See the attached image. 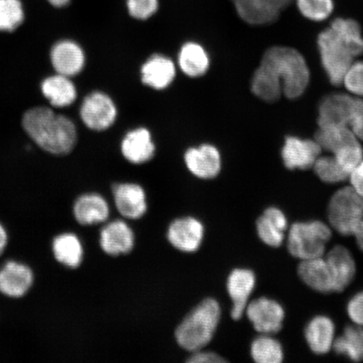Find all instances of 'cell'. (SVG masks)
<instances>
[{
    "label": "cell",
    "instance_id": "cell-1",
    "mask_svg": "<svg viewBox=\"0 0 363 363\" xmlns=\"http://www.w3.org/2000/svg\"><path fill=\"white\" fill-rule=\"evenodd\" d=\"M322 65L331 84H342L345 74L354 59L363 53L361 27L356 21L338 19L318 36Z\"/></svg>",
    "mask_w": 363,
    "mask_h": 363
},
{
    "label": "cell",
    "instance_id": "cell-2",
    "mask_svg": "<svg viewBox=\"0 0 363 363\" xmlns=\"http://www.w3.org/2000/svg\"><path fill=\"white\" fill-rule=\"evenodd\" d=\"M22 125L29 138L52 155L65 156L78 142V130L69 117L57 113L52 108H30L22 118Z\"/></svg>",
    "mask_w": 363,
    "mask_h": 363
},
{
    "label": "cell",
    "instance_id": "cell-3",
    "mask_svg": "<svg viewBox=\"0 0 363 363\" xmlns=\"http://www.w3.org/2000/svg\"><path fill=\"white\" fill-rule=\"evenodd\" d=\"M260 65L282 86L288 99H297L305 93L310 82V71L305 58L296 50L271 48L263 55Z\"/></svg>",
    "mask_w": 363,
    "mask_h": 363
},
{
    "label": "cell",
    "instance_id": "cell-4",
    "mask_svg": "<svg viewBox=\"0 0 363 363\" xmlns=\"http://www.w3.org/2000/svg\"><path fill=\"white\" fill-rule=\"evenodd\" d=\"M220 317L219 303L214 298H206L194 308L177 328V342L190 352L202 350L214 337Z\"/></svg>",
    "mask_w": 363,
    "mask_h": 363
},
{
    "label": "cell",
    "instance_id": "cell-5",
    "mask_svg": "<svg viewBox=\"0 0 363 363\" xmlns=\"http://www.w3.org/2000/svg\"><path fill=\"white\" fill-rule=\"evenodd\" d=\"M333 238V228L321 220L296 222L290 226L287 237L289 252L299 260L324 257Z\"/></svg>",
    "mask_w": 363,
    "mask_h": 363
},
{
    "label": "cell",
    "instance_id": "cell-6",
    "mask_svg": "<svg viewBox=\"0 0 363 363\" xmlns=\"http://www.w3.org/2000/svg\"><path fill=\"white\" fill-rule=\"evenodd\" d=\"M328 217L331 228L345 237L352 235L363 219V196L352 186L339 189L330 199Z\"/></svg>",
    "mask_w": 363,
    "mask_h": 363
},
{
    "label": "cell",
    "instance_id": "cell-7",
    "mask_svg": "<svg viewBox=\"0 0 363 363\" xmlns=\"http://www.w3.org/2000/svg\"><path fill=\"white\" fill-rule=\"evenodd\" d=\"M79 116L88 129L102 133L116 123L118 110L116 102L110 95L103 91L95 90L83 99Z\"/></svg>",
    "mask_w": 363,
    "mask_h": 363
},
{
    "label": "cell",
    "instance_id": "cell-8",
    "mask_svg": "<svg viewBox=\"0 0 363 363\" xmlns=\"http://www.w3.org/2000/svg\"><path fill=\"white\" fill-rule=\"evenodd\" d=\"M254 329L263 335L278 333L283 328L285 312L278 301L267 297L248 303L245 311Z\"/></svg>",
    "mask_w": 363,
    "mask_h": 363
},
{
    "label": "cell",
    "instance_id": "cell-9",
    "mask_svg": "<svg viewBox=\"0 0 363 363\" xmlns=\"http://www.w3.org/2000/svg\"><path fill=\"white\" fill-rule=\"evenodd\" d=\"M50 60L56 74L72 78L84 70L86 57L83 48L79 43L66 39L52 45Z\"/></svg>",
    "mask_w": 363,
    "mask_h": 363
},
{
    "label": "cell",
    "instance_id": "cell-10",
    "mask_svg": "<svg viewBox=\"0 0 363 363\" xmlns=\"http://www.w3.org/2000/svg\"><path fill=\"white\" fill-rule=\"evenodd\" d=\"M184 158L188 170L201 179H215L221 170L220 153L211 144L188 148Z\"/></svg>",
    "mask_w": 363,
    "mask_h": 363
},
{
    "label": "cell",
    "instance_id": "cell-11",
    "mask_svg": "<svg viewBox=\"0 0 363 363\" xmlns=\"http://www.w3.org/2000/svg\"><path fill=\"white\" fill-rule=\"evenodd\" d=\"M321 151L315 140L288 136L282 149L283 161L288 169H308L314 166Z\"/></svg>",
    "mask_w": 363,
    "mask_h": 363
},
{
    "label": "cell",
    "instance_id": "cell-12",
    "mask_svg": "<svg viewBox=\"0 0 363 363\" xmlns=\"http://www.w3.org/2000/svg\"><path fill=\"white\" fill-rule=\"evenodd\" d=\"M256 283V275L251 269H237L230 272L227 279V291L233 301L230 315L233 320H238L245 315Z\"/></svg>",
    "mask_w": 363,
    "mask_h": 363
},
{
    "label": "cell",
    "instance_id": "cell-13",
    "mask_svg": "<svg viewBox=\"0 0 363 363\" xmlns=\"http://www.w3.org/2000/svg\"><path fill=\"white\" fill-rule=\"evenodd\" d=\"M33 283V272L25 263L8 261L0 269V293L7 297L25 296Z\"/></svg>",
    "mask_w": 363,
    "mask_h": 363
},
{
    "label": "cell",
    "instance_id": "cell-14",
    "mask_svg": "<svg viewBox=\"0 0 363 363\" xmlns=\"http://www.w3.org/2000/svg\"><path fill=\"white\" fill-rule=\"evenodd\" d=\"M121 151L126 161L140 165L155 156L156 145L151 131L146 127H138L127 133L121 143Z\"/></svg>",
    "mask_w": 363,
    "mask_h": 363
},
{
    "label": "cell",
    "instance_id": "cell-15",
    "mask_svg": "<svg viewBox=\"0 0 363 363\" xmlns=\"http://www.w3.org/2000/svg\"><path fill=\"white\" fill-rule=\"evenodd\" d=\"M177 75L176 65L172 59L163 54H153L140 67V79L147 87L164 90L174 83Z\"/></svg>",
    "mask_w": 363,
    "mask_h": 363
},
{
    "label": "cell",
    "instance_id": "cell-16",
    "mask_svg": "<svg viewBox=\"0 0 363 363\" xmlns=\"http://www.w3.org/2000/svg\"><path fill=\"white\" fill-rule=\"evenodd\" d=\"M203 226L193 217L181 218L172 222L167 231L169 242L179 251L194 252L201 247Z\"/></svg>",
    "mask_w": 363,
    "mask_h": 363
},
{
    "label": "cell",
    "instance_id": "cell-17",
    "mask_svg": "<svg viewBox=\"0 0 363 363\" xmlns=\"http://www.w3.org/2000/svg\"><path fill=\"white\" fill-rule=\"evenodd\" d=\"M118 211L127 219L143 217L147 210L146 192L142 186L133 183L116 184L113 189Z\"/></svg>",
    "mask_w": 363,
    "mask_h": 363
},
{
    "label": "cell",
    "instance_id": "cell-18",
    "mask_svg": "<svg viewBox=\"0 0 363 363\" xmlns=\"http://www.w3.org/2000/svg\"><path fill=\"white\" fill-rule=\"evenodd\" d=\"M298 274L303 283L316 292H335L333 272L323 257L301 261L298 267Z\"/></svg>",
    "mask_w": 363,
    "mask_h": 363
},
{
    "label": "cell",
    "instance_id": "cell-19",
    "mask_svg": "<svg viewBox=\"0 0 363 363\" xmlns=\"http://www.w3.org/2000/svg\"><path fill=\"white\" fill-rule=\"evenodd\" d=\"M257 233L263 243L271 247H279L285 240L288 220L284 213L277 207L266 208L256 223Z\"/></svg>",
    "mask_w": 363,
    "mask_h": 363
},
{
    "label": "cell",
    "instance_id": "cell-20",
    "mask_svg": "<svg viewBox=\"0 0 363 363\" xmlns=\"http://www.w3.org/2000/svg\"><path fill=\"white\" fill-rule=\"evenodd\" d=\"M333 272L335 292H342L356 276L357 266L352 254L347 247L335 246L325 256Z\"/></svg>",
    "mask_w": 363,
    "mask_h": 363
},
{
    "label": "cell",
    "instance_id": "cell-21",
    "mask_svg": "<svg viewBox=\"0 0 363 363\" xmlns=\"http://www.w3.org/2000/svg\"><path fill=\"white\" fill-rule=\"evenodd\" d=\"M134 244L133 231L124 221H112L101 230V246L108 255L128 253L133 249Z\"/></svg>",
    "mask_w": 363,
    "mask_h": 363
},
{
    "label": "cell",
    "instance_id": "cell-22",
    "mask_svg": "<svg viewBox=\"0 0 363 363\" xmlns=\"http://www.w3.org/2000/svg\"><path fill=\"white\" fill-rule=\"evenodd\" d=\"M352 101L353 97L344 94H330L325 97L319 106L318 125L348 126Z\"/></svg>",
    "mask_w": 363,
    "mask_h": 363
},
{
    "label": "cell",
    "instance_id": "cell-23",
    "mask_svg": "<svg viewBox=\"0 0 363 363\" xmlns=\"http://www.w3.org/2000/svg\"><path fill=\"white\" fill-rule=\"evenodd\" d=\"M308 347L317 355H324L333 350L335 339V326L325 315H317L308 322L305 330Z\"/></svg>",
    "mask_w": 363,
    "mask_h": 363
},
{
    "label": "cell",
    "instance_id": "cell-24",
    "mask_svg": "<svg viewBox=\"0 0 363 363\" xmlns=\"http://www.w3.org/2000/svg\"><path fill=\"white\" fill-rule=\"evenodd\" d=\"M43 96L52 107L67 108L78 98V90L72 78L62 74L48 77L40 84Z\"/></svg>",
    "mask_w": 363,
    "mask_h": 363
},
{
    "label": "cell",
    "instance_id": "cell-25",
    "mask_svg": "<svg viewBox=\"0 0 363 363\" xmlns=\"http://www.w3.org/2000/svg\"><path fill=\"white\" fill-rule=\"evenodd\" d=\"M178 65L183 74L196 79L206 74L211 59L206 48L196 42L185 43L178 54Z\"/></svg>",
    "mask_w": 363,
    "mask_h": 363
},
{
    "label": "cell",
    "instance_id": "cell-26",
    "mask_svg": "<svg viewBox=\"0 0 363 363\" xmlns=\"http://www.w3.org/2000/svg\"><path fill=\"white\" fill-rule=\"evenodd\" d=\"M74 213L79 224L90 225L106 221L110 215V208L101 195L86 194L77 199Z\"/></svg>",
    "mask_w": 363,
    "mask_h": 363
},
{
    "label": "cell",
    "instance_id": "cell-27",
    "mask_svg": "<svg viewBox=\"0 0 363 363\" xmlns=\"http://www.w3.org/2000/svg\"><path fill=\"white\" fill-rule=\"evenodd\" d=\"M52 251L56 260L71 269L78 267L83 260L84 249L76 235L63 233L57 235L52 242Z\"/></svg>",
    "mask_w": 363,
    "mask_h": 363
},
{
    "label": "cell",
    "instance_id": "cell-28",
    "mask_svg": "<svg viewBox=\"0 0 363 363\" xmlns=\"http://www.w3.org/2000/svg\"><path fill=\"white\" fill-rule=\"evenodd\" d=\"M333 350L338 355L346 357L352 362L363 361L362 326H347L342 334L335 337Z\"/></svg>",
    "mask_w": 363,
    "mask_h": 363
},
{
    "label": "cell",
    "instance_id": "cell-29",
    "mask_svg": "<svg viewBox=\"0 0 363 363\" xmlns=\"http://www.w3.org/2000/svg\"><path fill=\"white\" fill-rule=\"evenodd\" d=\"M238 15L244 21L251 25L270 24L278 19L276 13L266 0H231Z\"/></svg>",
    "mask_w": 363,
    "mask_h": 363
},
{
    "label": "cell",
    "instance_id": "cell-30",
    "mask_svg": "<svg viewBox=\"0 0 363 363\" xmlns=\"http://www.w3.org/2000/svg\"><path fill=\"white\" fill-rule=\"evenodd\" d=\"M315 140L321 149L334 153L347 145L359 143L348 126H319L315 134Z\"/></svg>",
    "mask_w": 363,
    "mask_h": 363
},
{
    "label": "cell",
    "instance_id": "cell-31",
    "mask_svg": "<svg viewBox=\"0 0 363 363\" xmlns=\"http://www.w3.org/2000/svg\"><path fill=\"white\" fill-rule=\"evenodd\" d=\"M251 356L257 363H280L284 361L282 345L272 335L261 334L251 344Z\"/></svg>",
    "mask_w": 363,
    "mask_h": 363
},
{
    "label": "cell",
    "instance_id": "cell-32",
    "mask_svg": "<svg viewBox=\"0 0 363 363\" xmlns=\"http://www.w3.org/2000/svg\"><path fill=\"white\" fill-rule=\"evenodd\" d=\"M252 91L257 97L267 102H275L283 93L282 86L265 67L259 66L252 81Z\"/></svg>",
    "mask_w": 363,
    "mask_h": 363
},
{
    "label": "cell",
    "instance_id": "cell-33",
    "mask_svg": "<svg viewBox=\"0 0 363 363\" xmlns=\"http://www.w3.org/2000/svg\"><path fill=\"white\" fill-rule=\"evenodd\" d=\"M24 20L21 0H0V31L12 33L19 28Z\"/></svg>",
    "mask_w": 363,
    "mask_h": 363
},
{
    "label": "cell",
    "instance_id": "cell-34",
    "mask_svg": "<svg viewBox=\"0 0 363 363\" xmlns=\"http://www.w3.org/2000/svg\"><path fill=\"white\" fill-rule=\"evenodd\" d=\"M313 169L319 179L326 184H340L349 178L334 156H320L316 159Z\"/></svg>",
    "mask_w": 363,
    "mask_h": 363
},
{
    "label": "cell",
    "instance_id": "cell-35",
    "mask_svg": "<svg viewBox=\"0 0 363 363\" xmlns=\"http://www.w3.org/2000/svg\"><path fill=\"white\" fill-rule=\"evenodd\" d=\"M299 11L307 19L322 21L331 15L333 11V0H297Z\"/></svg>",
    "mask_w": 363,
    "mask_h": 363
},
{
    "label": "cell",
    "instance_id": "cell-36",
    "mask_svg": "<svg viewBox=\"0 0 363 363\" xmlns=\"http://www.w3.org/2000/svg\"><path fill=\"white\" fill-rule=\"evenodd\" d=\"M342 169L349 175L363 160V150L360 143L347 145L333 153Z\"/></svg>",
    "mask_w": 363,
    "mask_h": 363
},
{
    "label": "cell",
    "instance_id": "cell-37",
    "mask_svg": "<svg viewBox=\"0 0 363 363\" xmlns=\"http://www.w3.org/2000/svg\"><path fill=\"white\" fill-rule=\"evenodd\" d=\"M342 84L349 92L363 96V62H353L345 74Z\"/></svg>",
    "mask_w": 363,
    "mask_h": 363
},
{
    "label": "cell",
    "instance_id": "cell-38",
    "mask_svg": "<svg viewBox=\"0 0 363 363\" xmlns=\"http://www.w3.org/2000/svg\"><path fill=\"white\" fill-rule=\"evenodd\" d=\"M126 4L130 16L139 21L149 19L158 10V0H127Z\"/></svg>",
    "mask_w": 363,
    "mask_h": 363
},
{
    "label": "cell",
    "instance_id": "cell-39",
    "mask_svg": "<svg viewBox=\"0 0 363 363\" xmlns=\"http://www.w3.org/2000/svg\"><path fill=\"white\" fill-rule=\"evenodd\" d=\"M348 126L357 138L363 142V99L353 98Z\"/></svg>",
    "mask_w": 363,
    "mask_h": 363
},
{
    "label": "cell",
    "instance_id": "cell-40",
    "mask_svg": "<svg viewBox=\"0 0 363 363\" xmlns=\"http://www.w3.org/2000/svg\"><path fill=\"white\" fill-rule=\"evenodd\" d=\"M347 311L353 324L363 328V291L356 294L349 301Z\"/></svg>",
    "mask_w": 363,
    "mask_h": 363
},
{
    "label": "cell",
    "instance_id": "cell-41",
    "mask_svg": "<svg viewBox=\"0 0 363 363\" xmlns=\"http://www.w3.org/2000/svg\"><path fill=\"white\" fill-rule=\"evenodd\" d=\"M192 356L188 359L190 363H218L225 362L223 357L215 352H202L201 350L192 352Z\"/></svg>",
    "mask_w": 363,
    "mask_h": 363
},
{
    "label": "cell",
    "instance_id": "cell-42",
    "mask_svg": "<svg viewBox=\"0 0 363 363\" xmlns=\"http://www.w3.org/2000/svg\"><path fill=\"white\" fill-rule=\"evenodd\" d=\"M348 179L354 190L363 196V160L349 174Z\"/></svg>",
    "mask_w": 363,
    "mask_h": 363
},
{
    "label": "cell",
    "instance_id": "cell-43",
    "mask_svg": "<svg viewBox=\"0 0 363 363\" xmlns=\"http://www.w3.org/2000/svg\"><path fill=\"white\" fill-rule=\"evenodd\" d=\"M269 6L278 15H280L281 11L287 8L293 0H266Z\"/></svg>",
    "mask_w": 363,
    "mask_h": 363
},
{
    "label": "cell",
    "instance_id": "cell-44",
    "mask_svg": "<svg viewBox=\"0 0 363 363\" xmlns=\"http://www.w3.org/2000/svg\"><path fill=\"white\" fill-rule=\"evenodd\" d=\"M352 235L355 238L358 248L363 252V219L354 227Z\"/></svg>",
    "mask_w": 363,
    "mask_h": 363
},
{
    "label": "cell",
    "instance_id": "cell-45",
    "mask_svg": "<svg viewBox=\"0 0 363 363\" xmlns=\"http://www.w3.org/2000/svg\"><path fill=\"white\" fill-rule=\"evenodd\" d=\"M8 234L6 229L0 223V256L2 255L7 247Z\"/></svg>",
    "mask_w": 363,
    "mask_h": 363
},
{
    "label": "cell",
    "instance_id": "cell-46",
    "mask_svg": "<svg viewBox=\"0 0 363 363\" xmlns=\"http://www.w3.org/2000/svg\"><path fill=\"white\" fill-rule=\"evenodd\" d=\"M48 2L54 7L62 8L67 6L70 0H48Z\"/></svg>",
    "mask_w": 363,
    "mask_h": 363
}]
</instances>
